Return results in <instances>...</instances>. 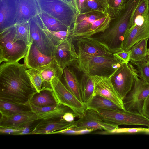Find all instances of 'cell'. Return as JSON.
<instances>
[{
	"label": "cell",
	"instance_id": "obj_13",
	"mask_svg": "<svg viewBox=\"0 0 149 149\" xmlns=\"http://www.w3.org/2000/svg\"><path fill=\"white\" fill-rule=\"evenodd\" d=\"M72 41L70 38L55 46L53 56L63 70L70 66L75 67L79 58Z\"/></svg>",
	"mask_w": 149,
	"mask_h": 149
},
{
	"label": "cell",
	"instance_id": "obj_2",
	"mask_svg": "<svg viewBox=\"0 0 149 149\" xmlns=\"http://www.w3.org/2000/svg\"><path fill=\"white\" fill-rule=\"evenodd\" d=\"M112 19L107 13L97 11L77 14L71 29V38L73 40L104 32L109 27Z\"/></svg>",
	"mask_w": 149,
	"mask_h": 149
},
{
	"label": "cell",
	"instance_id": "obj_23",
	"mask_svg": "<svg viewBox=\"0 0 149 149\" xmlns=\"http://www.w3.org/2000/svg\"><path fill=\"white\" fill-rule=\"evenodd\" d=\"M86 109L96 111L102 109L126 110L108 99L98 95H94L85 104Z\"/></svg>",
	"mask_w": 149,
	"mask_h": 149
},
{
	"label": "cell",
	"instance_id": "obj_21",
	"mask_svg": "<svg viewBox=\"0 0 149 149\" xmlns=\"http://www.w3.org/2000/svg\"><path fill=\"white\" fill-rule=\"evenodd\" d=\"M73 122H68L62 118L55 120H43L31 131L29 135L51 134L54 132L61 130L71 126Z\"/></svg>",
	"mask_w": 149,
	"mask_h": 149
},
{
	"label": "cell",
	"instance_id": "obj_20",
	"mask_svg": "<svg viewBox=\"0 0 149 149\" xmlns=\"http://www.w3.org/2000/svg\"><path fill=\"white\" fill-rule=\"evenodd\" d=\"M37 120L36 115L32 112L9 115H1L0 126L19 127L30 125Z\"/></svg>",
	"mask_w": 149,
	"mask_h": 149
},
{
	"label": "cell",
	"instance_id": "obj_31",
	"mask_svg": "<svg viewBox=\"0 0 149 149\" xmlns=\"http://www.w3.org/2000/svg\"><path fill=\"white\" fill-rule=\"evenodd\" d=\"M149 12L148 0H137L132 11L129 22V28L133 24L136 17L139 15L144 17Z\"/></svg>",
	"mask_w": 149,
	"mask_h": 149
},
{
	"label": "cell",
	"instance_id": "obj_47",
	"mask_svg": "<svg viewBox=\"0 0 149 149\" xmlns=\"http://www.w3.org/2000/svg\"><path fill=\"white\" fill-rule=\"evenodd\" d=\"M146 134H149V126L147 128V132L146 133Z\"/></svg>",
	"mask_w": 149,
	"mask_h": 149
},
{
	"label": "cell",
	"instance_id": "obj_16",
	"mask_svg": "<svg viewBox=\"0 0 149 149\" xmlns=\"http://www.w3.org/2000/svg\"><path fill=\"white\" fill-rule=\"evenodd\" d=\"M15 24L28 22L41 12L38 0H16Z\"/></svg>",
	"mask_w": 149,
	"mask_h": 149
},
{
	"label": "cell",
	"instance_id": "obj_37",
	"mask_svg": "<svg viewBox=\"0 0 149 149\" xmlns=\"http://www.w3.org/2000/svg\"><path fill=\"white\" fill-rule=\"evenodd\" d=\"M147 128L136 127L132 128H116L109 132L104 131L101 132V134H136L144 133L146 134Z\"/></svg>",
	"mask_w": 149,
	"mask_h": 149
},
{
	"label": "cell",
	"instance_id": "obj_35",
	"mask_svg": "<svg viewBox=\"0 0 149 149\" xmlns=\"http://www.w3.org/2000/svg\"><path fill=\"white\" fill-rule=\"evenodd\" d=\"M71 29L66 31H54L48 30L46 27L45 31L50 39L55 46L61 42L71 38Z\"/></svg>",
	"mask_w": 149,
	"mask_h": 149
},
{
	"label": "cell",
	"instance_id": "obj_4",
	"mask_svg": "<svg viewBox=\"0 0 149 149\" xmlns=\"http://www.w3.org/2000/svg\"><path fill=\"white\" fill-rule=\"evenodd\" d=\"M29 46L16 38L15 25L0 33V62H18L24 58Z\"/></svg>",
	"mask_w": 149,
	"mask_h": 149
},
{
	"label": "cell",
	"instance_id": "obj_5",
	"mask_svg": "<svg viewBox=\"0 0 149 149\" xmlns=\"http://www.w3.org/2000/svg\"><path fill=\"white\" fill-rule=\"evenodd\" d=\"M41 11L56 19L68 28L73 26L76 15V10L62 0H38Z\"/></svg>",
	"mask_w": 149,
	"mask_h": 149
},
{
	"label": "cell",
	"instance_id": "obj_9",
	"mask_svg": "<svg viewBox=\"0 0 149 149\" xmlns=\"http://www.w3.org/2000/svg\"><path fill=\"white\" fill-rule=\"evenodd\" d=\"M137 75L132 64L123 63L109 77L116 91L123 100L131 89L135 76Z\"/></svg>",
	"mask_w": 149,
	"mask_h": 149
},
{
	"label": "cell",
	"instance_id": "obj_7",
	"mask_svg": "<svg viewBox=\"0 0 149 149\" xmlns=\"http://www.w3.org/2000/svg\"><path fill=\"white\" fill-rule=\"evenodd\" d=\"M50 86L58 104L68 107L79 118L84 114L86 109L85 104L68 90L60 79L53 80Z\"/></svg>",
	"mask_w": 149,
	"mask_h": 149
},
{
	"label": "cell",
	"instance_id": "obj_41",
	"mask_svg": "<svg viewBox=\"0 0 149 149\" xmlns=\"http://www.w3.org/2000/svg\"><path fill=\"white\" fill-rule=\"evenodd\" d=\"M76 115L72 111L66 112L63 116L62 119L64 120L69 122L74 121Z\"/></svg>",
	"mask_w": 149,
	"mask_h": 149
},
{
	"label": "cell",
	"instance_id": "obj_8",
	"mask_svg": "<svg viewBox=\"0 0 149 149\" xmlns=\"http://www.w3.org/2000/svg\"><path fill=\"white\" fill-rule=\"evenodd\" d=\"M149 96V83L144 82L137 75L131 89L123 100L124 107L127 111L143 114L144 101Z\"/></svg>",
	"mask_w": 149,
	"mask_h": 149
},
{
	"label": "cell",
	"instance_id": "obj_11",
	"mask_svg": "<svg viewBox=\"0 0 149 149\" xmlns=\"http://www.w3.org/2000/svg\"><path fill=\"white\" fill-rule=\"evenodd\" d=\"M75 40H77L78 56L88 55L115 57L114 54L120 50L110 48L96 38L92 36L79 38Z\"/></svg>",
	"mask_w": 149,
	"mask_h": 149
},
{
	"label": "cell",
	"instance_id": "obj_26",
	"mask_svg": "<svg viewBox=\"0 0 149 149\" xmlns=\"http://www.w3.org/2000/svg\"><path fill=\"white\" fill-rule=\"evenodd\" d=\"M80 84L82 101L85 104L94 95L95 85L92 76L83 73Z\"/></svg>",
	"mask_w": 149,
	"mask_h": 149
},
{
	"label": "cell",
	"instance_id": "obj_19",
	"mask_svg": "<svg viewBox=\"0 0 149 149\" xmlns=\"http://www.w3.org/2000/svg\"><path fill=\"white\" fill-rule=\"evenodd\" d=\"M29 106L31 112L36 115L37 120L62 118L66 112L71 111L66 106L59 104L39 107L30 104Z\"/></svg>",
	"mask_w": 149,
	"mask_h": 149
},
{
	"label": "cell",
	"instance_id": "obj_22",
	"mask_svg": "<svg viewBox=\"0 0 149 149\" xmlns=\"http://www.w3.org/2000/svg\"><path fill=\"white\" fill-rule=\"evenodd\" d=\"M38 71L43 80L42 88H51L50 84L54 80L61 79L63 70L54 59L48 65L37 70Z\"/></svg>",
	"mask_w": 149,
	"mask_h": 149
},
{
	"label": "cell",
	"instance_id": "obj_12",
	"mask_svg": "<svg viewBox=\"0 0 149 149\" xmlns=\"http://www.w3.org/2000/svg\"><path fill=\"white\" fill-rule=\"evenodd\" d=\"M72 126L82 129L99 130L109 132L118 127L104 121L98 112L94 110L86 109L84 114Z\"/></svg>",
	"mask_w": 149,
	"mask_h": 149
},
{
	"label": "cell",
	"instance_id": "obj_48",
	"mask_svg": "<svg viewBox=\"0 0 149 149\" xmlns=\"http://www.w3.org/2000/svg\"><path fill=\"white\" fill-rule=\"evenodd\" d=\"M147 55L149 58V48L147 49Z\"/></svg>",
	"mask_w": 149,
	"mask_h": 149
},
{
	"label": "cell",
	"instance_id": "obj_43",
	"mask_svg": "<svg viewBox=\"0 0 149 149\" xmlns=\"http://www.w3.org/2000/svg\"><path fill=\"white\" fill-rule=\"evenodd\" d=\"M143 114L149 118V96L144 101L142 109Z\"/></svg>",
	"mask_w": 149,
	"mask_h": 149
},
{
	"label": "cell",
	"instance_id": "obj_29",
	"mask_svg": "<svg viewBox=\"0 0 149 149\" xmlns=\"http://www.w3.org/2000/svg\"><path fill=\"white\" fill-rule=\"evenodd\" d=\"M149 39L142 40L134 44L130 50V61L141 60L147 56V42Z\"/></svg>",
	"mask_w": 149,
	"mask_h": 149
},
{
	"label": "cell",
	"instance_id": "obj_36",
	"mask_svg": "<svg viewBox=\"0 0 149 149\" xmlns=\"http://www.w3.org/2000/svg\"><path fill=\"white\" fill-rule=\"evenodd\" d=\"M26 72L29 76L33 86L38 93L41 91L43 80L38 70L33 69H29Z\"/></svg>",
	"mask_w": 149,
	"mask_h": 149
},
{
	"label": "cell",
	"instance_id": "obj_28",
	"mask_svg": "<svg viewBox=\"0 0 149 149\" xmlns=\"http://www.w3.org/2000/svg\"><path fill=\"white\" fill-rule=\"evenodd\" d=\"M39 15L45 26L48 30L58 31L70 29L56 19L44 12L41 11Z\"/></svg>",
	"mask_w": 149,
	"mask_h": 149
},
{
	"label": "cell",
	"instance_id": "obj_40",
	"mask_svg": "<svg viewBox=\"0 0 149 149\" xmlns=\"http://www.w3.org/2000/svg\"><path fill=\"white\" fill-rule=\"evenodd\" d=\"M130 50L125 51L122 49L114 54V57L123 63H128L130 62Z\"/></svg>",
	"mask_w": 149,
	"mask_h": 149
},
{
	"label": "cell",
	"instance_id": "obj_15",
	"mask_svg": "<svg viewBox=\"0 0 149 149\" xmlns=\"http://www.w3.org/2000/svg\"><path fill=\"white\" fill-rule=\"evenodd\" d=\"M95 85L94 95L102 96L113 102L125 109L121 99L109 77L92 76Z\"/></svg>",
	"mask_w": 149,
	"mask_h": 149
},
{
	"label": "cell",
	"instance_id": "obj_27",
	"mask_svg": "<svg viewBox=\"0 0 149 149\" xmlns=\"http://www.w3.org/2000/svg\"><path fill=\"white\" fill-rule=\"evenodd\" d=\"M1 115H9L17 113H26L31 112L29 107L23 106L0 100Z\"/></svg>",
	"mask_w": 149,
	"mask_h": 149
},
{
	"label": "cell",
	"instance_id": "obj_24",
	"mask_svg": "<svg viewBox=\"0 0 149 149\" xmlns=\"http://www.w3.org/2000/svg\"><path fill=\"white\" fill-rule=\"evenodd\" d=\"M30 104L39 107L58 104L52 89L44 87L42 88L39 93L37 92L35 94L31 100Z\"/></svg>",
	"mask_w": 149,
	"mask_h": 149
},
{
	"label": "cell",
	"instance_id": "obj_33",
	"mask_svg": "<svg viewBox=\"0 0 149 149\" xmlns=\"http://www.w3.org/2000/svg\"><path fill=\"white\" fill-rule=\"evenodd\" d=\"M107 0H85L81 13L97 11L106 12Z\"/></svg>",
	"mask_w": 149,
	"mask_h": 149
},
{
	"label": "cell",
	"instance_id": "obj_10",
	"mask_svg": "<svg viewBox=\"0 0 149 149\" xmlns=\"http://www.w3.org/2000/svg\"><path fill=\"white\" fill-rule=\"evenodd\" d=\"M31 41H33L40 51L47 56H53L55 46L45 31V26L39 14L29 22Z\"/></svg>",
	"mask_w": 149,
	"mask_h": 149
},
{
	"label": "cell",
	"instance_id": "obj_25",
	"mask_svg": "<svg viewBox=\"0 0 149 149\" xmlns=\"http://www.w3.org/2000/svg\"><path fill=\"white\" fill-rule=\"evenodd\" d=\"M63 76L65 86L79 100L83 102L80 83L73 70L69 67L65 68L63 70Z\"/></svg>",
	"mask_w": 149,
	"mask_h": 149
},
{
	"label": "cell",
	"instance_id": "obj_38",
	"mask_svg": "<svg viewBox=\"0 0 149 149\" xmlns=\"http://www.w3.org/2000/svg\"><path fill=\"white\" fill-rule=\"evenodd\" d=\"M94 131L92 129L79 128L73 127L72 125L67 128L54 132L51 134H61L74 135H81L88 134Z\"/></svg>",
	"mask_w": 149,
	"mask_h": 149
},
{
	"label": "cell",
	"instance_id": "obj_45",
	"mask_svg": "<svg viewBox=\"0 0 149 149\" xmlns=\"http://www.w3.org/2000/svg\"><path fill=\"white\" fill-rule=\"evenodd\" d=\"M29 125H28L24 126L22 130L19 133L18 135H29L31 132L29 127Z\"/></svg>",
	"mask_w": 149,
	"mask_h": 149
},
{
	"label": "cell",
	"instance_id": "obj_46",
	"mask_svg": "<svg viewBox=\"0 0 149 149\" xmlns=\"http://www.w3.org/2000/svg\"><path fill=\"white\" fill-rule=\"evenodd\" d=\"M66 1L68 3L76 10L74 3V0H66Z\"/></svg>",
	"mask_w": 149,
	"mask_h": 149
},
{
	"label": "cell",
	"instance_id": "obj_3",
	"mask_svg": "<svg viewBox=\"0 0 149 149\" xmlns=\"http://www.w3.org/2000/svg\"><path fill=\"white\" fill-rule=\"evenodd\" d=\"M123 63L115 57L84 55L79 56L75 68L92 76L109 77Z\"/></svg>",
	"mask_w": 149,
	"mask_h": 149
},
{
	"label": "cell",
	"instance_id": "obj_44",
	"mask_svg": "<svg viewBox=\"0 0 149 149\" xmlns=\"http://www.w3.org/2000/svg\"><path fill=\"white\" fill-rule=\"evenodd\" d=\"M145 17L141 15L137 16L135 18L134 23L132 25L142 24L144 22Z\"/></svg>",
	"mask_w": 149,
	"mask_h": 149
},
{
	"label": "cell",
	"instance_id": "obj_17",
	"mask_svg": "<svg viewBox=\"0 0 149 149\" xmlns=\"http://www.w3.org/2000/svg\"><path fill=\"white\" fill-rule=\"evenodd\" d=\"M55 59L53 56L46 55L41 52L34 42L31 40L24 58L27 68L38 70Z\"/></svg>",
	"mask_w": 149,
	"mask_h": 149
},
{
	"label": "cell",
	"instance_id": "obj_32",
	"mask_svg": "<svg viewBox=\"0 0 149 149\" xmlns=\"http://www.w3.org/2000/svg\"><path fill=\"white\" fill-rule=\"evenodd\" d=\"M127 2L126 0H107V13L111 17H118L125 9Z\"/></svg>",
	"mask_w": 149,
	"mask_h": 149
},
{
	"label": "cell",
	"instance_id": "obj_30",
	"mask_svg": "<svg viewBox=\"0 0 149 149\" xmlns=\"http://www.w3.org/2000/svg\"><path fill=\"white\" fill-rule=\"evenodd\" d=\"M130 62L136 66L139 77L144 82L149 83V58L148 56L141 60Z\"/></svg>",
	"mask_w": 149,
	"mask_h": 149
},
{
	"label": "cell",
	"instance_id": "obj_18",
	"mask_svg": "<svg viewBox=\"0 0 149 149\" xmlns=\"http://www.w3.org/2000/svg\"><path fill=\"white\" fill-rule=\"evenodd\" d=\"M16 0H0V31L2 32L15 24Z\"/></svg>",
	"mask_w": 149,
	"mask_h": 149
},
{
	"label": "cell",
	"instance_id": "obj_1",
	"mask_svg": "<svg viewBox=\"0 0 149 149\" xmlns=\"http://www.w3.org/2000/svg\"><path fill=\"white\" fill-rule=\"evenodd\" d=\"M24 64L5 62L0 66V100L29 107L37 92Z\"/></svg>",
	"mask_w": 149,
	"mask_h": 149
},
{
	"label": "cell",
	"instance_id": "obj_6",
	"mask_svg": "<svg viewBox=\"0 0 149 149\" xmlns=\"http://www.w3.org/2000/svg\"><path fill=\"white\" fill-rule=\"evenodd\" d=\"M96 111L104 121L118 126L120 125L149 126V118L143 114L127 110L102 109Z\"/></svg>",
	"mask_w": 149,
	"mask_h": 149
},
{
	"label": "cell",
	"instance_id": "obj_34",
	"mask_svg": "<svg viewBox=\"0 0 149 149\" xmlns=\"http://www.w3.org/2000/svg\"><path fill=\"white\" fill-rule=\"evenodd\" d=\"M15 25L16 39L23 41L29 46L31 41L29 22Z\"/></svg>",
	"mask_w": 149,
	"mask_h": 149
},
{
	"label": "cell",
	"instance_id": "obj_49",
	"mask_svg": "<svg viewBox=\"0 0 149 149\" xmlns=\"http://www.w3.org/2000/svg\"><path fill=\"white\" fill-rule=\"evenodd\" d=\"M62 0V1H65V2H67V3H68V2H67V1L66 0Z\"/></svg>",
	"mask_w": 149,
	"mask_h": 149
},
{
	"label": "cell",
	"instance_id": "obj_14",
	"mask_svg": "<svg viewBox=\"0 0 149 149\" xmlns=\"http://www.w3.org/2000/svg\"><path fill=\"white\" fill-rule=\"evenodd\" d=\"M147 38L149 39V12L142 24L133 25L128 29L122 42L121 48L124 50L128 51L136 43Z\"/></svg>",
	"mask_w": 149,
	"mask_h": 149
},
{
	"label": "cell",
	"instance_id": "obj_42",
	"mask_svg": "<svg viewBox=\"0 0 149 149\" xmlns=\"http://www.w3.org/2000/svg\"><path fill=\"white\" fill-rule=\"evenodd\" d=\"M85 0H74L75 9L77 14L81 13L83 10Z\"/></svg>",
	"mask_w": 149,
	"mask_h": 149
},
{
	"label": "cell",
	"instance_id": "obj_39",
	"mask_svg": "<svg viewBox=\"0 0 149 149\" xmlns=\"http://www.w3.org/2000/svg\"><path fill=\"white\" fill-rule=\"evenodd\" d=\"M24 126L19 127L0 126V133L1 134H7L18 135L23 130Z\"/></svg>",
	"mask_w": 149,
	"mask_h": 149
}]
</instances>
